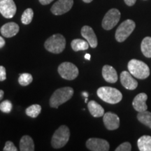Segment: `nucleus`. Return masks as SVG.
<instances>
[{
  "mask_svg": "<svg viewBox=\"0 0 151 151\" xmlns=\"http://www.w3.org/2000/svg\"><path fill=\"white\" fill-rule=\"evenodd\" d=\"M73 89L71 87H64L54 92L50 99V106L52 108H58L60 105L69 101L73 94Z\"/></svg>",
  "mask_w": 151,
  "mask_h": 151,
  "instance_id": "f257e3e1",
  "label": "nucleus"
},
{
  "mask_svg": "<svg viewBox=\"0 0 151 151\" xmlns=\"http://www.w3.org/2000/svg\"><path fill=\"white\" fill-rule=\"evenodd\" d=\"M97 96L105 102L115 104L120 102L122 99L121 92L116 88L111 87H101L97 90Z\"/></svg>",
  "mask_w": 151,
  "mask_h": 151,
  "instance_id": "f03ea898",
  "label": "nucleus"
},
{
  "mask_svg": "<svg viewBox=\"0 0 151 151\" xmlns=\"http://www.w3.org/2000/svg\"><path fill=\"white\" fill-rule=\"evenodd\" d=\"M128 70L134 77L139 79H146L150 76V69L145 62L132 59L128 62Z\"/></svg>",
  "mask_w": 151,
  "mask_h": 151,
  "instance_id": "7ed1b4c3",
  "label": "nucleus"
},
{
  "mask_svg": "<svg viewBox=\"0 0 151 151\" xmlns=\"http://www.w3.org/2000/svg\"><path fill=\"white\" fill-rule=\"evenodd\" d=\"M44 46L48 52L55 54L61 53L66 46L65 38L60 34H56L47 39Z\"/></svg>",
  "mask_w": 151,
  "mask_h": 151,
  "instance_id": "20e7f679",
  "label": "nucleus"
},
{
  "mask_svg": "<svg viewBox=\"0 0 151 151\" xmlns=\"http://www.w3.org/2000/svg\"><path fill=\"white\" fill-rule=\"evenodd\" d=\"M70 137V131L67 126L62 125L52 135L51 145L54 148H61L67 144Z\"/></svg>",
  "mask_w": 151,
  "mask_h": 151,
  "instance_id": "39448f33",
  "label": "nucleus"
},
{
  "mask_svg": "<svg viewBox=\"0 0 151 151\" xmlns=\"http://www.w3.org/2000/svg\"><path fill=\"white\" fill-rule=\"evenodd\" d=\"M136 27L135 22L132 20H124L117 28L116 32V39L118 42H123L133 32Z\"/></svg>",
  "mask_w": 151,
  "mask_h": 151,
  "instance_id": "423d86ee",
  "label": "nucleus"
},
{
  "mask_svg": "<svg viewBox=\"0 0 151 151\" xmlns=\"http://www.w3.org/2000/svg\"><path fill=\"white\" fill-rule=\"evenodd\" d=\"M58 73L62 78L72 81L78 76V69L76 66L71 62H65L58 67Z\"/></svg>",
  "mask_w": 151,
  "mask_h": 151,
  "instance_id": "0eeeda50",
  "label": "nucleus"
},
{
  "mask_svg": "<svg viewBox=\"0 0 151 151\" xmlns=\"http://www.w3.org/2000/svg\"><path fill=\"white\" fill-rule=\"evenodd\" d=\"M120 19V12L116 9H111L106 14L102 20V27L106 30L113 29Z\"/></svg>",
  "mask_w": 151,
  "mask_h": 151,
  "instance_id": "6e6552de",
  "label": "nucleus"
},
{
  "mask_svg": "<svg viewBox=\"0 0 151 151\" xmlns=\"http://www.w3.org/2000/svg\"><path fill=\"white\" fill-rule=\"evenodd\" d=\"M86 147L92 151H108L110 148L108 141L98 138L88 139L86 141Z\"/></svg>",
  "mask_w": 151,
  "mask_h": 151,
  "instance_id": "1a4fd4ad",
  "label": "nucleus"
},
{
  "mask_svg": "<svg viewBox=\"0 0 151 151\" xmlns=\"http://www.w3.org/2000/svg\"><path fill=\"white\" fill-rule=\"evenodd\" d=\"M14 0H0V13L6 18H12L16 13Z\"/></svg>",
  "mask_w": 151,
  "mask_h": 151,
  "instance_id": "9d476101",
  "label": "nucleus"
},
{
  "mask_svg": "<svg viewBox=\"0 0 151 151\" xmlns=\"http://www.w3.org/2000/svg\"><path fill=\"white\" fill-rule=\"evenodd\" d=\"M73 4V0H58L51 7V12L56 16L65 14L71 10Z\"/></svg>",
  "mask_w": 151,
  "mask_h": 151,
  "instance_id": "9b49d317",
  "label": "nucleus"
},
{
  "mask_svg": "<svg viewBox=\"0 0 151 151\" xmlns=\"http://www.w3.org/2000/svg\"><path fill=\"white\" fill-rule=\"evenodd\" d=\"M103 122L106 128L109 130L117 129L120 126V118L112 112H107L103 116Z\"/></svg>",
  "mask_w": 151,
  "mask_h": 151,
  "instance_id": "f8f14e48",
  "label": "nucleus"
},
{
  "mask_svg": "<svg viewBox=\"0 0 151 151\" xmlns=\"http://www.w3.org/2000/svg\"><path fill=\"white\" fill-rule=\"evenodd\" d=\"M81 35L86 39L91 48H96L97 46V38L94 33V30L90 26H83L81 29Z\"/></svg>",
  "mask_w": 151,
  "mask_h": 151,
  "instance_id": "ddd939ff",
  "label": "nucleus"
},
{
  "mask_svg": "<svg viewBox=\"0 0 151 151\" xmlns=\"http://www.w3.org/2000/svg\"><path fill=\"white\" fill-rule=\"evenodd\" d=\"M120 82L126 89L134 90L137 88L138 82L132 77V75L127 71H124L120 73Z\"/></svg>",
  "mask_w": 151,
  "mask_h": 151,
  "instance_id": "4468645a",
  "label": "nucleus"
},
{
  "mask_svg": "<svg viewBox=\"0 0 151 151\" xmlns=\"http://www.w3.org/2000/svg\"><path fill=\"white\" fill-rule=\"evenodd\" d=\"M148 96L146 93H140L136 96L132 102L134 109L139 113L147 111L148 106L146 104V100Z\"/></svg>",
  "mask_w": 151,
  "mask_h": 151,
  "instance_id": "2eb2a0df",
  "label": "nucleus"
},
{
  "mask_svg": "<svg viewBox=\"0 0 151 151\" xmlns=\"http://www.w3.org/2000/svg\"><path fill=\"white\" fill-rule=\"evenodd\" d=\"M19 26L16 22H10L4 24L0 29L1 35L6 38H11L16 36L19 32Z\"/></svg>",
  "mask_w": 151,
  "mask_h": 151,
  "instance_id": "dca6fc26",
  "label": "nucleus"
},
{
  "mask_svg": "<svg viewBox=\"0 0 151 151\" xmlns=\"http://www.w3.org/2000/svg\"><path fill=\"white\" fill-rule=\"evenodd\" d=\"M102 76L108 83H115L118 81V73L116 69L110 65H105L102 68Z\"/></svg>",
  "mask_w": 151,
  "mask_h": 151,
  "instance_id": "f3484780",
  "label": "nucleus"
},
{
  "mask_svg": "<svg viewBox=\"0 0 151 151\" xmlns=\"http://www.w3.org/2000/svg\"><path fill=\"white\" fill-rule=\"evenodd\" d=\"M88 108L89 109L90 113L94 118H99L104 115V109L101 105L93 100L88 102Z\"/></svg>",
  "mask_w": 151,
  "mask_h": 151,
  "instance_id": "a211bd4d",
  "label": "nucleus"
},
{
  "mask_svg": "<svg viewBox=\"0 0 151 151\" xmlns=\"http://www.w3.org/2000/svg\"><path fill=\"white\" fill-rule=\"evenodd\" d=\"M20 151H34L35 150V143L33 139L28 135H24L20 141Z\"/></svg>",
  "mask_w": 151,
  "mask_h": 151,
  "instance_id": "6ab92c4d",
  "label": "nucleus"
},
{
  "mask_svg": "<svg viewBox=\"0 0 151 151\" xmlns=\"http://www.w3.org/2000/svg\"><path fill=\"white\" fill-rule=\"evenodd\" d=\"M137 145L140 151H151V137L142 136L138 140Z\"/></svg>",
  "mask_w": 151,
  "mask_h": 151,
  "instance_id": "aec40b11",
  "label": "nucleus"
},
{
  "mask_svg": "<svg viewBox=\"0 0 151 151\" xmlns=\"http://www.w3.org/2000/svg\"><path fill=\"white\" fill-rule=\"evenodd\" d=\"M141 50L143 55L151 58V37H147L143 39L141 44Z\"/></svg>",
  "mask_w": 151,
  "mask_h": 151,
  "instance_id": "412c9836",
  "label": "nucleus"
},
{
  "mask_svg": "<svg viewBox=\"0 0 151 151\" xmlns=\"http://www.w3.org/2000/svg\"><path fill=\"white\" fill-rule=\"evenodd\" d=\"M71 48H72L73 50L77 52L79 50H86L89 48V43L88 41H86L84 40L80 39H73L71 43Z\"/></svg>",
  "mask_w": 151,
  "mask_h": 151,
  "instance_id": "4be33fe9",
  "label": "nucleus"
},
{
  "mask_svg": "<svg viewBox=\"0 0 151 151\" xmlns=\"http://www.w3.org/2000/svg\"><path fill=\"white\" fill-rule=\"evenodd\" d=\"M137 119L139 122L151 129V113L145 111L138 113Z\"/></svg>",
  "mask_w": 151,
  "mask_h": 151,
  "instance_id": "5701e85b",
  "label": "nucleus"
},
{
  "mask_svg": "<svg viewBox=\"0 0 151 151\" xmlns=\"http://www.w3.org/2000/svg\"><path fill=\"white\" fill-rule=\"evenodd\" d=\"M41 111V106L39 104H33L28 107L26 109V115L31 118H35L40 114Z\"/></svg>",
  "mask_w": 151,
  "mask_h": 151,
  "instance_id": "b1692460",
  "label": "nucleus"
},
{
  "mask_svg": "<svg viewBox=\"0 0 151 151\" xmlns=\"http://www.w3.org/2000/svg\"><path fill=\"white\" fill-rule=\"evenodd\" d=\"M33 77L30 73H24L20 74V76L18 78V83L20 86H27L32 82Z\"/></svg>",
  "mask_w": 151,
  "mask_h": 151,
  "instance_id": "393cba45",
  "label": "nucleus"
},
{
  "mask_svg": "<svg viewBox=\"0 0 151 151\" xmlns=\"http://www.w3.org/2000/svg\"><path fill=\"white\" fill-rule=\"evenodd\" d=\"M34 11L32 9H27L24 11L21 17V22L24 24H29L32 20Z\"/></svg>",
  "mask_w": 151,
  "mask_h": 151,
  "instance_id": "a878e982",
  "label": "nucleus"
},
{
  "mask_svg": "<svg viewBox=\"0 0 151 151\" xmlns=\"http://www.w3.org/2000/svg\"><path fill=\"white\" fill-rule=\"evenodd\" d=\"M13 105L9 100H4L0 104V111L3 113H9L12 110Z\"/></svg>",
  "mask_w": 151,
  "mask_h": 151,
  "instance_id": "bb28decb",
  "label": "nucleus"
},
{
  "mask_svg": "<svg viewBox=\"0 0 151 151\" xmlns=\"http://www.w3.org/2000/svg\"><path fill=\"white\" fill-rule=\"evenodd\" d=\"M132 150V146L129 142H124L117 147L116 151H130Z\"/></svg>",
  "mask_w": 151,
  "mask_h": 151,
  "instance_id": "cd10ccee",
  "label": "nucleus"
},
{
  "mask_svg": "<svg viewBox=\"0 0 151 151\" xmlns=\"http://www.w3.org/2000/svg\"><path fill=\"white\" fill-rule=\"evenodd\" d=\"M4 151H17L18 149L16 148V147L15 146L14 143L12 141H6V142L5 146L4 148Z\"/></svg>",
  "mask_w": 151,
  "mask_h": 151,
  "instance_id": "c85d7f7f",
  "label": "nucleus"
},
{
  "mask_svg": "<svg viewBox=\"0 0 151 151\" xmlns=\"http://www.w3.org/2000/svg\"><path fill=\"white\" fill-rule=\"evenodd\" d=\"M6 79V69L3 66H0V81H4Z\"/></svg>",
  "mask_w": 151,
  "mask_h": 151,
  "instance_id": "c756f323",
  "label": "nucleus"
},
{
  "mask_svg": "<svg viewBox=\"0 0 151 151\" xmlns=\"http://www.w3.org/2000/svg\"><path fill=\"white\" fill-rule=\"evenodd\" d=\"M124 1L127 6H132L135 4L137 0H124Z\"/></svg>",
  "mask_w": 151,
  "mask_h": 151,
  "instance_id": "7c9ffc66",
  "label": "nucleus"
},
{
  "mask_svg": "<svg viewBox=\"0 0 151 151\" xmlns=\"http://www.w3.org/2000/svg\"><path fill=\"white\" fill-rule=\"evenodd\" d=\"M39 1L42 5H47L51 3L53 0H39Z\"/></svg>",
  "mask_w": 151,
  "mask_h": 151,
  "instance_id": "2f4dec72",
  "label": "nucleus"
},
{
  "mask_svg": "<svg viewBox=\"0 0 151 151\" xmlns=\"http://www.w3.org/2000/svg\"><path fill=\"white\" fill-rule=\"evenodd\" d=\"M5 45V40L2 37H0V48H3Z\"/></svg>",
  "mask_w": 151,
  "mask_h": 151,
  "instance_id": "473e14b6",
  "label": "nucleus"
},
{
  "mask_svg": "<svg viewBox=\"0 0 151 151\" xmlns=\"http://www.w3.org/2000/svg\"><path fill=\"white\" fill-rule=\"evenodd\" d=\"M4 94V92L3 90H0V101H1V100L3 99Z\"/></svg>",
  "mask_w": 151,
  "mask_h": 151,
  "instance_id": "72a5a7b5",
  "label": "nucleus"
},
{
  "mask_svg": "<svg viewBox=\"0 0 151 151\" xmlns=\"http://www.w3.org/2000/svg\"><path fill=\"white\" fill-rule=\"evenodd\" d=\"M85 58H86V60H90V55L88 54V53L86 54V55H85Z\"/></svg>",
  "mask_w": 151,
  "mask_h": 151,
  "instance_id": "f704fd0d",
  "label": "nucleus"
},
{
  "mask_svg": "<svg viewBox=\"0 0 151 151\" xmlns=\"http://www.w3.org/2000/svg\"><path fill=\"white\" fill-rule=\"evenodd\" d=\"M82 94H83V96H84L85 98H88V92H83L82 93Z\"/></svg>",
  "mask_w": 151,
  "mask_h": 151,
  "instance_id": "c9c22d12",
  "label": "nucleus"
},
{
  "mask_svg": "<svg viewBox=\"0 0 151 151\" xmlns=\"http://www.w3.org/2000/svg\"><path fill=\"white\" fill-rule=\"evenodd\" d=\"M83 1L86 3H90L91 1H92V0H83Z\"/></svg>",
  "mask_w": 151,
  "mask_h": 151,
  "instance_id": "e433bc0d",
  "label": "nucleus"
}]
</instances>
